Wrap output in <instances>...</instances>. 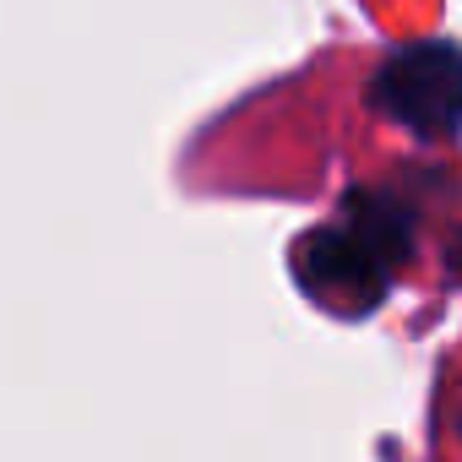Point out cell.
Returning <instances> with one entry per match:
<instances>
[{"label":"cell","mask_w":462,"mask_h":462,"mask_svg":"<svg viewBox=\"0 0 462 462\" xmlns=\"http://www.w3.org/2000/svg\"><path fill=\"white\" fill-rule=\"evenodd\" d=\"M370 104L419 142H446L462 131V44L413 39L392 50L370 77Z\"/></svg>","instance_id":"1"},{"label":"cell","mask_w":462,"mask_h":462,"mask_svg":"<svg viewBox=\"0 0 462 462\" xmlns=\"http://www.w3.org/2000/svg\"><path fill=\"white\" fill-rule=\"evenodd\" d=\"M294 273H300L305 294H310L316 305L337 310V316H365V310H375V305L386 300V278H392L381 262H370V256L343 235L337 223L310 228V235L300 240Z\"/></svg>","instance_id":"2"},{"label":"cell","mask_w":462,"mask_h":462,"mask_svg":"<svg viewBox=\"0 0 462 462\" xmlns=\"http://www.w3.org/2000/svg\"><path fill=\"white\" fill-rule=\"evenodd\" d=\"M337 228H343V235H348L370 262H381L386 273H397V267L413 256V212H408L397 196H386V190L354 185V190L343 196Z\"/></svg>","instance_id":"3"},{"label":"cell","mask_w":462,"mask_h":462,"mask_svg":"<svg viewBox=\"0 0 462 462\" xmlns=\"http://www.w3.org/2000/svg\"><path fill=\"white\" fill-rule=\"evenodd\" d=\"M446 267L462 273V228H457V240H451V251H446Z\"/></svg>","instance_id":"4"}]
</instances>
